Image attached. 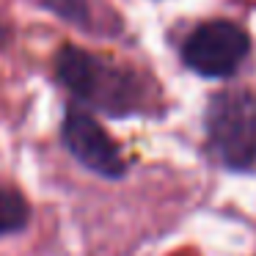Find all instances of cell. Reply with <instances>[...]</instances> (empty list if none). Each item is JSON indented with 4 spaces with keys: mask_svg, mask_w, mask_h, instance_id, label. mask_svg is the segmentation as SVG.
<instances>
[{
    "mask_svg": "<svg viewBox=\"0 0 256 256\" xmlns=\"http://www.w3.org/2000/svg\"><path fill=\"white\" fill-rule=\"evenodd\" d=\"M61 140L69 154L83 168L94 171L96 176L113 179V182L124 179L127 160H124L122 149L102 130V124L91 113H86L83 108H69L66 110L64 127H61Z\"/></svg>",
    "mask_w": 256,
    "mask_h": 256,
    "instance_id": "cell-4",
    "label": "cell"
},
{
    "mask_svg": "<svg viewBox=\"0 0 256 256\" xmlns=\"http://www.w3.org/2000/svg\"><path fill=\"white\" fill-rule=\"evenodd\" d=\"M30 220V206L22 193L12 188H0V237L25 232Z\"/></svg>",
    "mask_w": 256,
    "mask_h": 256,
    "instance_id": "cell-5",
    "label": "cell"
},
{
    "mask_svg": "<svg viewBox=\"0 0 256 256\" xmlns=\"http://www.w3.org/2000/svg\"><path fill=\"white\" fill-rule=\"evenodd\" d=\"M56 78L74 100L105 113L127 118L146 108V91L132 69H122L78 44H64L56 56Z\"/></svg>",
    "mask_w": 256,
    "mask_h": 256,
    "instance_id": "cell-1",
    "label": "cell"
},
{
    "mask_svg": "<svg viewBox=\"0 0 256 256\" xmlns=\"http://www.w3.org/2000/svg\"><path fill=\"white\" fill-rule=\"evenodd\" d=\"M250 52V36L228 20L204 22L184 39L182 61L201 78H232Z\"/></svg>",
    "mask_w": 256,
    "mask_h": 256,
    "instance_id": "cell-3",
    "label": "cell"
},
{
    "mask_svg": "<svg viewBox=\"0 0 256 256\" xmlns=\"http://www.w3.org/2000/svg\"><path fill=\"white\" fill-rule=\"evenodd\" d=\"M44 6L52 8L56 14H61L69 22H88V6L86 0H44Z\"/></svg>",
    "mask_w": 256,
    "mask_h": 256,
    "instance_id": "cell-6",
    "label": "cell"
},
{
    "mask_svg": "<svg viewBox=\"0 0 256 256\" xmlns=\"http://www.w3.org/2000/svg\"><path fill=\"white\" fill-rule=\"evenodd\" d=\"M206 149L226 171H256V94L245 88L218 91L204 110Z\"/></svg>",
    "mask_w": 256,
    "mask_h": 256,
    "instance_id": "cell-2",
    "label": "cell"
}]
</instances>
